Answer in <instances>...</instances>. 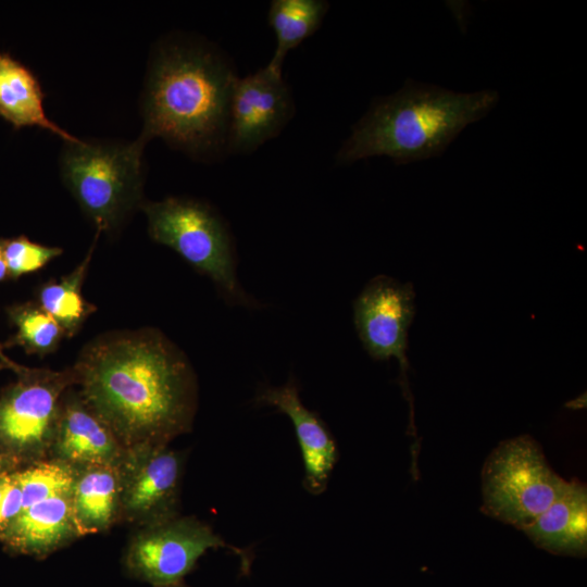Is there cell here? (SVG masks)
Wrapping results in <instances>:
<instances>
[{
  "label": "cell",
  "instance_id": "cell-6",
  "mask_svg": "<svg viewBox=\"0 0 587 587\" xmlns=\"http://www.w3.org/2000/svg\"><path fill=\"white\" fill-rule=\"evenodd\" d=\"M570 486L547 463L539 445L528 435L499 444L482 472V510L517 529H524Z\"/></svg>",
  "mask_w": 587,
  "mask_h": 587
},
{
  "label": "cell",
  "instance_id": "cell-21",
  "mask_svg": "<svg viewBox=\"0 0 587 587\" xmlns=\"http://www.w3.org/2000/svg\"><path fill=\"white\" fill-rule=\"evenodd\" d=\"M20 485L23 510L55 496L72 495L77 474L64 462H43L13 474Z\"/></svg>",
  "mask_w": 587,
  "mask_h": 587
},
{
  "label": "cell",
  "instance_id": "cell-25",
  "mask_svg": "<svg viewBox=\"0 0 587 587\" xmlns=\"http://www.w3.org/2000/svg\"><path fill=\"white\" fill-rule=\"evenodd\" d=\"M0 362L3 363L5 366L13 369L15 372H20L23 369V366H20L15 364L13 361H11L10 359H8L2 352L1 347H0Z\"/></svg>",
  "mask_w": 587,
  "mask_h": 587
},
{
  "label": "cell",
  "instance_id": "cell-4",
  "mask_svg": "<svg viewBox=\"0 0 587 587\" xmlns=\"http://www.w3.org/2000/svg\"><path fill=\"white\" fill-rule=\"evenodd\" d=\"M145 141L65 142L60 170L66 187L97 227L111 233L139 203Z\"/></svg>",
  "mask_w": 587,
  "mask_h": 587
},
{
  "label": "cell",
  "instance_id": "cell-27",
  "mask_svg": "<svg viewBox=\"0 0 587 587\" xmlns=\"http://www.w3.org/2000/svg\"><path fill=\"white\" fill-rule=\"evenodd\" d=\"M165 587H188V586L184 582H180V583L170 585V586H165Z\"/></svg>",
  "mask_w": 587,
  "mask_h": 587
},
{
  "label": "cell",
  "instance_id": "cell-12",
  "mask_svg": "<svg viewBox=\"0 0 587 587\" xmlns=\"http://www.w3.org/2000/svg\"><path fill=\"white\" fill-rule=\"evenodd\" d=\"M255 401L274 407L289 417L302 454L303 486L311 495H321L327 488L338 458L335 440L324 422L302 403L292 379L280 387L262 388Z\"/></svg>",
  "mask_w": 587,
  "mask_h": 587
},
{
  "label": "cell",
  "instance_id": "cell-16",
  "mask_svg": "<svg viewBox=\"0 0 587 587\" xmlns=\"http://www.w3.org/2000/svg\"><path fill=\"white\" fill-rule=\"evenodd\" d=\"M43 98L36 75L9 53L0 52V116L15 128L37 126L52 132L65 142L78 141L47 116Z\"/></svg>",
  "mask_w": 587,
  "mask_h": 587
},
{
  "label": "cell",
  "instance_id": "cell-1",
  "mask_svg": "<svg viewBox=\"0 0 587 587\" xmlns=\"http://www.w3.org/2000/svg\"><path fill=\"white\" fill-rule=\"evenodd\" d=\"M84 402L121 445H167L190 428L197 385L190 363L153 329L103 336L74 370Z\"/></svg>",
  "mask_w": 587,
  "mask_h": 587
},
{
  "label": "cell",
  "instance_id": "cell-24",
  "mask_svg": "<svg viewBox=\"0 0 587 587\" xmlns=\"http://www.w3.org/2000/svg\"><path fill=\"white\" fill-rule=\"evenodd\" d=\"M8 277V268L3 254L2 239H0V282Z\"/></svg>",
  "mask_w": 587,
  "mask_h": 587
},
{
  "label": "cell",
  "instance_id": "cell-5",
  "mask_svg": "<svg viewBox=\"0 0 587 587\" xmlns=\"http://www.w3.org/2000/svg\"><path fill=\"white\" fill-rule=\"evenodd\" d=\"M151 238L177 252L199 273L210 277L234 305L258 307L242 289L236 273V251L223 218L207 203L168 197L142 203Z\"/></svg>",
  "mask_w": 587,
  "mask_h": 587
},
{
  "label": "cell",
  "instance_id": "cell-13",
  "mask_svg": "<svg viewBox=\"0 0 587 587\" xmlns=\"http://www.w3.org/2000/svg\"><path fill=\"white\" fill-rule=\"evenodd\" d=\"M54 440L63 460L85 466L117 465L125 451L103 421L77 399L61 407Z\"/></svg>",
  "mask_w": 587,
  "mask_h": 587
},
{
  "label": "cell",
  "instance_id": "cell-22",
  "mask_svg": "<svg viewBox=\"0 0 587 587\" xmlns=\"http://www.w3.org/2000/svg\"><path fill=\"white\" fill-rule=\"evenodd\" d=\"M2 247L8 276L11 278L35 272L63 252L60 247L36 243L25 236L2 239Z\"/></svg>",
  "mask_w": 587,
  "mask_h": 587
},
{
  "label": "cell",
  "instance_id": "cell-17",
  "mask_svg": "<svg viewBox=\"0 0 587 587\" xmlns=\"http://www.w3.org/2000/svg\"><path fill=\"white\" fill-rule=\"evenodd\" d=\"M72 509L77 533L105 529L120 511L117 465H87L76 476Z\"/></svg>",
  "mask_w": 587,
  "mask_h": 587
},
{
  "label": "cell",
  "instance_id": "cell-11",
  "mask_svg": "<svg viewBox=\"0 0 587 587\" xmlns=\"http://www.w3.org/2000/svg\"><path fill=\"white\" fill-rule=\"evenodd\" d=\"M415 292L386 275L372 278L353 302V321L359 338L375 360H398L405 375L408 332L413 321Z\"/></svg>",
  "mask_w": 587,
  "mask_h": 587
},
{
  "label": "cell",
  "instance_id": "cell-14",
  "mask_svg": "<svg viewBox=\"0 0 587 587\" xmlns=\"http://www.w3.org/2000/svg\"><path fill=\"white\" fill-rule=\"evenodd\" d=\"M523 532L539 548L554 554L585 557L587 550V491L576 479Z\"/></svg>",
  "mask_w": 587,
  "mask_h": 587
},
{
  "label": "cell",
  "instance_id": "cell-2",
  "mask_svg": "<svg viewBox=\"0 0 587 587\" xmlns=\"http://www.w3.org/2000/svg\"><path fill=\"white\" fill-rule=\"evenodd\" d=\"M237 76L214 48L168 40L155 50L142 96L145 142L161 137L195 155L226 149Z\"/></svg>",
  "mask_w": 587,
  "mask_h": 587
},
{
  "label": "cell",
  "instance_id": "cell-23",
  "mask_svg": "<svg viewBox=\"0 0 587 587\" xmlns=\"http://www.w3.org/2000/svg\"><path fill=\"white\" fill-rule=\"evenodd\" d=\"M23 498L14 475L5 476V484L0 499V533L22 512Z\"/></svg>",
  "mask_w": 587,
  "mask_h": 587
},
{
  "label": "cell",
  "instance_id": "cell-18",
  "mask_svg": "<svg viewBox=\"0 0 587 587\" xmlns=\"http://www.w3.org/2000/svg\"><path fill=\"white\" fill-rule=\"evenodd\" d=\"M328 8L323 0L272 1L267 18L276 36V49L267 65L283 72L287 53L319 29Z\"/></svg>",
  "mask_w": 587,
  "mask_h": 587
},
{
  "label": "cell",
  "instance_id": "cell-7",
  "mask_svg": "<svg viewBox=\"0 0 587 587\" xmlns=\"http://www.w3.org/2000/svg\"><path fill=\"white\" fill-rule=\"evenodd\" d=\"M227 548L250 567V554L227 544L208 524L190 516H174L146 525L130 541L125 554L127 572L153 587L183 582L210 549Z\"/></svg>",
  "mask_w": 587,
  "mask_h": 587
},
{
  "label": "cell",
  "instance_id": "cell-20",
  "mask_svg": "<svg viewBox=\"0 0 587 587\" xmlns=\"http://www.w3.org/2000/svg\"><path fill=\"white\" fill-rule=\"evenodd\" d=\"M8 314L16 327L10 345L20 346L29 354L45 355L54 351L65 336L62 327L36 303L12 305Z\"/></svg>",
  "mask_w": 587,
  "mask_h": 587
},
{
  "label": "cell",
  "instance_id": "cell-19",
  "mask_svg": "<svg viewBox=\"0 0 587 587\" xmlns=\"http://www.w3.org/2000/svg\"><path fill=\"white\" fill-rule=\"evenodd\" d=\"M98 235L85 259L70 274L60 280L47 283L38 294V305L62 327L65 336L68 337L73 336L96 310L84 299L82 286Z\"/></svg>",
  "mask_w": 587,
  "mask_h": 587
},
{
  "label": "cell",
  "instance_id": "cell-26",
  "mask_svg": "<svg viewBox=\"0 0 587 587\" xmlns=\"http://www.w3.org/2000/svg\"><path fill=\"white\" fill-rule=\"evenodd\" d=\"M4 484H5V476H0V499L3 492Z\"/></svg>",
  "mask_w": 587,
  "mask_h": 587
},
{
  "label": "cell",
  "instance_id": "cell-9",
  "mask_svg": "<svg viewBox=\"0 0 587 587\" xmlns=\"http://www.w3.org/2000/svg\"><path fill=\"white\" fill-rule=\"evenodd\" d=\"M117 470L120 511L128 519L149 525L177 515L182 458L167 445L126 448Z\"/></svg>",
  "mask_w": 587,
  "mask_h": 587
},
{
  "label": "cell",
  "instance_id": "cell-3",
  "mask_svg": "<svg viewBox=\"0 0 587 587\" xmlns=\"http://www.w3.org/2000/svg\"><path fill=\"white\" fill-rule=\"evenodd\" d=\"M498 100L496 90L457 92L410 79L397 92L372 102L339 149L337 164L377 155L397 164L439 157Z\"/></svg>",
  "mask_w": 587,
  "mask_h": 587
},
{
  "label": "cell",
  "instance_id": "cell-28",
  "mask_svg": "<svg viewBox=\"0 0 587 587\" xmlns=\"http://www.w3.org/2000/svg\"><path fill=\"white\" fill-rule=\"evenodd\" d=\"M4 366H5V365H3V364H0V369H1V367H4Z\"/></svg>",
  "mask_w": 587,
  "mask_h": 587
},
{
  "label": "cell",
  "instance_id": "cell-10",
  "mask_svg": "<svg viewBox=\"0 0 587 587\" xmlns=\"http://www.w3.org/2000/svg\"><path fill=\"white\" fill-rule=\"evenodd\" d=\"M294 112L292 97L283 72L266 65L237 78L230 97L226 150L251 153L276 137Z\"/></svg>",
  "mask_w": 587,
  "mask_h": 587
},
{
  "label": "cell",
  "instance_id": "cell-15",
  "mask_svg": "<svg viewBox=\"0 0 587 587\" xmlns=\"http://www.w3.org/2000/svg\"><path fill=\"white\" fill-rule=\"evenodd\" d=\"M77 533L72 495L55 496L24 510L1 532L2 540L12 550L46 555Z\"/></svg>",
  "mask_w": 587,
  "mask_h": 587
},
{
  "label": "cell",
  "instance_id": "cell-8",
  "mask_svg": "<svg viewBox=\"0 0 587 587\" xmlns=\"http://www.w3.org/2000/svg\"><path fill=\"white\" fill-rule=\"evenodd\" d=\"M17 374V382L0 395V446L14 455H30L54 437L61 396L75 375L25 367Z\"/></svg>",
  "mask_w": 587,
  "mask_h": 587
}]
</instances>
